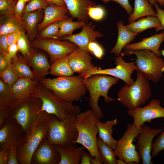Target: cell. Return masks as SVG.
<instances>
[{
	"label": "cell",
	"instance_id": "obj_46",
	"mask_svg": "<svg viewBox=\"0 0 164 164\" xmlns=\"http://www.w3.org/2000/svg\"><path fill=\"white\" fill-rule=\"evenodd\" d=\"M7 34L0 36V53L7 57L9 45Z\"/></svg>",
	"mask_w": 164,
	"mask_h": 164
},
{
	"label": "cell",
	"instance_id": "obj_30",
	"mask_svg": "<svg viewBox=\"0 0 164 164\" xmlns=\"http://www.w3.org/2000/svg\"><path fill=\"white\" fill-rule=\"evenodd\" d=\"M18 30L26 32L23 21L17 19L12 15H0V36Z\"/></svg>",
	"mask_w": 164,
	"mask_h": 164
},
{
	"label": "cell",
	"instance_id": "obj_26",
	"mask_svg": "<svg viewBox=\"0 0 164 164\" xmlns=\"http://www.w3.org/2000/svg\"><path fill=\"white\" fill-rule=\"evenodd\" d=\"M126 26L131 31L138 33L152 28H155L157 31L164 29L157 17L151 16L139 18L137 21L129 23Z\"/></svg>",
	"mask_w": 164,
	"mask_h": 164
},
{
	"label": "cell",
	"instance_id": "obj_43",
	"mask_svg": "<svg viewBox=\"0 0 164 164\" xmlns=\"http://www.w3.org/2000/svg\"><path fill=\"white\" fill-rule=\"evenodd\" d=\"M89 53H91L96 57L101 59L104 53V50L102 47L95 41L91 42L88 47Z\"/></svg>",
	"mask_w": 164,
	"mask_h": 164
},
{
	"label": "cell",
	"instance_id": "obj_55",
	"mask_svg": "<svg viewBox=\"0 0 164 164\" xmlns=\"http://www.w3.org/2000/svg\"><path fill=\"white\" fill-rule=\"evenodd\" d=\"M149 3L154 5L155 3L159 4L161 6H164V0H147Z\"/></svg>",
	"mask_w": 164,
	"mask_h": 164
},
{
	"label": "cell",
	"instance_id": "obj_24",
	"mask_svg": "<svg viewBox=\"0 0 164 164\" xmlns=\"http://www.w3.org/2000/svg\"><path fill=\"white\" fill-rule=\"evenodd\" d=\"M55 147L60 156L59 164H78L80 163L82 153L84 147H77L73 144L64 147L55 145Z\"/></svg>",
	"mask_w": 164,
	"mask_h": 164
},
{
	"label": "cell",
	"instance_id": "obj_41",
	"mask_svg": "<svg viewBox=\"0 0 164 164\" xmlns=\"http://www.w3.org/2000/svg\"><path fill=\"white\" fill-rule=\"evenodd\" d=\"M162 151H164V126L162 133L152 143L151 156L152 157L156 156Z\"/></svg>",
	"mask_w": 164,
	"mask_h": 164
},
{
	"label": "cell",
	"instance_id": "obj_10",
	"mask_svg": "<svg viewBox=\"0 0 164 164\" xmlns=\"http://www.w3.org/2000/svg\"><path fill=\"white\" fill-rule=\"evenodd\" d=\"M49 120L26 135L17 147L16 152L19 164H31L33 153L46 135Z\"/></svg>",
	"mask_w": 164,
	"mask_h": 164
},
{
	"label": "cell",
	"instance_id": "obj_20",
	"mask_svg": "<svg viewBox=\"0 0 164 164\" xmlns=\"http://www.w3.org/2000/svg\"><path fill=\"white\" fill-rule=\"evenodd\" d=\"M164 40V31L149 37L143 38L140 41L126 45L124 50L135 51L146 50H150L158 56L161 55L159 50L160 45Z\"/></svg>",
	"mask_w": 164,
	"mask_h": 164
},
{
	"label": "cell",
	"instance_id": "obj_57",
	"mask_svg": "<svg viewBox=\"0 0 164 164\" xmlns=\"http://www.w3.org/2000/svg\"><path fill=\"white\" fill-rule=\"evenodd\" d=\"M161 51L162 55V56H163L164 58V50H162Z\"/></svg>",
	"mask_w": 164,
	"mask_h": 164
},
{
	"label": "cell",
	"instance_id": "obj_9",
	"mask_svg": "<svg viewBox=\"0 0 164 164\" xmlns=\"http://www.w3.org/2000/svg\"><path fill=\"white\" fill-rule=\"evenodd\" d=\"M142 127L137 126L133 123L128 124L123 135L117 140L114 150V154L116 157L124 160L126 164H138L140 162L138 153L133 142L141 132Z\"/></svg>",
	"mask_w": 164,
	"mask_h": 164
},
{
	"label": "cell",
	"instance_id": "obj_1",
	"mask_svg": "<svg viewBox=\"0 0 164 164\" xmlns=\"http://www.w3.org/2000/svg\"><path fill=\"white\" fill-rule=\"evenodd\" d=\"M42 105L40 99L31 96L13 103L9 108L7 116L14 118L26 135L54 115L41 111Z\"/></svg>",
	"mask_w": 164,
	"mask_h": 164
},
{
	"label": "cell",
	"instance_id": "obj_32",
	"mask_svg": "<svg viewBox=\"0 0 164 164\" xmlns=\"http://www.w3.org/2000/svg\"><path fill=\"white\" fill-rule=\"evenodd\" d=\"M74 72L69 62L68 56L57 59L50 65L49 74L58 77H69Z\"/></svg>",
	"mask_w": 164,
	"mask_h": 164
},
{
	"label": "cell",
	"instance_id": "obj_2",
	"mask_svg": "<svg viewBox=\"0 0 164 164\" xmlns=\"http://www.w3.org/2000/svg\"><path fill=\"white\" fill-rule=\"evenodd\" d=\"M98 119L91 109L87 110L76 115L75 123L78 136L74 143H79L86 148L93 158L102 164L97 142L98 130L96 125Z\"/></svg>",
	"mask_w": 164,
	"mask_h": 164
},
{
	"label": "cell",
	"instance_id": "obj_54",
	"mask_svg": "<svg viewBox=\"0 0 164 164\" xmlns=\"http://www.w3.org/2000/svg\"><path fill=\"white\" fill-rule=\"evenodd\" d=\"M48 5H66L64 0H45Z\"/></svg>",
	"mask_w": 164,
	"mask_h": 164
},
{
	"label": "cell",
	"instance_id": "obj_53",
	"mask_svg": "<svg viewBox=\"0 0 164 164\" xmlns=\"http://www.w3.org/2000/svg\"><path fill=\"white\" fill-rule=\"evenodd\" d=\"M11 61L5 56L0 53V72L5 68Z\"/></svg>",
	"mask_w": 164,
	"mask_h": 164
},
{
	"label": "cell",
	"instance_id": "obj_40",
	"mask_svg": "<svg viewBox=\"0 0 164 164\" xmlns=\"http://www.w3.org/2000/svg\"><path fill=\"white\" fill-rule=\"evenodd\" d=\"M18 1V0H0V15H13L14 9Z\"/></svg>",
	"mask_w": 164,
	"mask_h": 164
},
{
	"label": "cell",
	"instance_id": "obj_35",
	"mask_svg": "<svg viewBox=\"0 0 164 164\" xmlns=\"http://www.w3.org/2000/svg\"><path fill=\"white\" fill-rule=\"evenodd\" d=\"M11 88L8 84L0 78V108L9 107L15 102Z\"/></svg>",
	"mask_w": 164,
	"mask_h": 164
},
{
	"label": "cell",
	"instance_id": "obj_36",
	"mask_svg": "<svg viewBox=\"0 0 164 164\" xmlns=\"http://www.w3.org/2000/svg\"><path fill=\"white\" fill-rule=\"evenodd\" d=\"M19 78V76L14 70L11 62L5 68L0 72V78L11 87Z\"/></svg>",
	"mask_w": 164,
	"mask_h": 164
},
{
	"label": "cell",
	"instance_id": "obj_12",
	"mask_svg": "<svg viewBox=\"0 0 164 164\" xmlns=\"http://www.w3.org/2000/svg\"><path fill=\"white\" fill-rule=\"evenodd\" d=\"M114 60L116 64L115 67L104 69L97 67L79 75L86 78L96 74L108 75L122 80L128 86L132 85L135 82L131 75L136 69L135 62H126L121 56H117Z\"/></svg>",
	"mask_w": 164,
	"mask_h": 164
},
{
	"label": "cell",
	"instance_id": "obj_18",
	"mask_svg": "<svg viewBox=\"0 0 164 164\" xmlns=\"http://www.w3.org/2000/svg\"><path fill=\"white\" fill-rule=\"evenodd\" d=\"M69 64L74 73L79 74L96 67L92 62L89 53L77 47L68 56Z\"/></svg>",
	"mask_w": 164,
	"mask_h": 164
},
{
	"label": "cell",
	"instance_id": "obj_17",
	"mask_svg": "<svg viewBox=\"0 0 164 164\" xmlns=\"http://www.w3.org/2000/svg\"><path fill=\"white\" fill-rule=\"evenodd\" d=\"M60 156L54 145L50 144L46 135L39 145L32 157V164H59Z\"/></svg>",
	"mask_w": 164,
	"mask_h": 164
},
{
	"label": "cell",
	"instance_id": "obj_19",
	"mask_svg": "<svg viewBox=\"0 0 164 164\" xmlns=\"http://www.w3.org/2000/svg\"><path fill=\"white\" fill-rule=\"evenodd\" d=\"M36 49L30 46L29 55L24 57L41 80L49 74L50 65L46 56Z\"/></svg>",
	"mask_w": 164,
	"mask_h": 164
},
{
	"label": "cell",
	"instance_id": "obj_15",
	"mask_svg": "<svg viewBox=\"0 0 164 164\" xmlns=\"http://www.w3.org/2000/svg\"><path fill=\"white\" fill-rule=\"evenodd\" d=\"M162 131V129L151 128L148 125L142 126L135 145L142 164H153L151 155L152 142L154 138Z\"/></svg>",
	"mask_w": 164,
	"mask_h": 164
},
{
	"label": "cell",
	"instance_id": "obj_42",
	"mask_svg": "<svg viewBox=\"0 0 164 164\" xmlns=\"http://www.w3.org/2000/svg\"><path fill=\"white\" fill-rule=\"evenodd\" d=\"M88 14L90 18L96 21H99L104 17L105 11L102 7L96 6L88 9Z\"/></svg>",
	"mask_w": 164,
	"mask_h": 164
},
{
	"label": "cell",
	"instance_id": "obj_27",
	"mask_svg": "<svg viewBox=\"0 0 164 164\" xmlns=\"http://www.w3.org/2000/svg\"><path fill=\"white\" fill-rule=\"evenodd\" d=\"M12 67L19 77H26L41 82V79L30 68L25 57L19 54L12 60Z\"/></svg>",
	"mask_w": 164,
	"mask_h": 164
},
{
	"label": "cell",
	"instance_id": "obj_37",
	"mask_svg": "<svg viewBox=\"0 0 164 164\" xmlns=\"http://www.w3.org/2000/svg\"><path fill=\"white\" fill-rule=\"evenodd\" d=\"M60 23V21L48 25L41 31L37 38L58 39L56 35L59 29Z\"/></svg>",
	"mask_w": 164,
	"mask_h": 164
},
{
	"label": "cell",
	"instance_id": "obj_31",
	"mask_svg": "<svg viewBox=\"0 0 164 164\" xmlns=\"http://www.w3.org/2000/svg\"><path fill=\"white\" fill-rule=\"evenodd\" d=\"M42 10L24 13L22 14V18L25 25L26 35L31 41L37 37V23L41 17Z\"/></svg>",
	"mask_w": 164,
	"mask_h": 164
},
{
	"label": "cell",
	"instance_id": "obj_14",
	"mask_svg": "<svg viewBox=\"0 0 164 164\" xmlns=\"http://www.w3.org/2000/svg\"><path fill=\"white\" fill-rule=\"evenodd\" d=\"M127 113L133 118V123L139 127L143 126L146 122L151 123L153 119L164 118V108L161 106L160 101L155 99H152L142 108L128 109Z\"/></svg>",
	"mask_w": 164,
	"mask_h": 164
},
{
	"label": "cell",
	"instance_id": "obj_6",
	"mask_svg": "<svg viewBox=\"0 0 164 164\" xmlns=\"http://www.w3.org/2000/svg\"><path fill=\"white\" fill-rule=\"evenodd\" d=\"M117 100L128 109H134L145 104L151 96L149 80L137 72L136 81L131 85H124L118 92Z\"/></svg>",
	"mask_w": 164,
	"mask_h": 164
},
{
	"label": "cell",
	"instance_id": "obj_23",
	"mask_svg": "<svg viewBox=\"0 0 164 164\" xmlns=\"http://www.w3.org/2000/svg\"><path fill=\"white\" fill-rule=\"evenodd\" d=\"M40 82L28 78L19 77L11 88L15 101L31 96Z\"/></svg>",
	"mask_w": 164,
	"mask_h": 164
},
{
	"label": "cell",
	"instance_id": "obj_28",
	"mask_svg": "<svg viewBox=\"0 0 164 164\" xmlns=\"http://www.w3.org/2000/svg\"><path fill=\"white\" fill-rule=\"evenodd\" d=\"M118 124L116 118L108 121L105 123L101 122L99 119L96 122V125L98 130L99 137L112 149H114L117 140L112 136L113 132L112 127Z\"/></svg>",
	"mask_w": 164,
	"mask_h": 164
},
{
	"label": "cell",
	"instance_id": "obj_16",
	"mask_svg": "<svg viewBox=\"0 0 164 164\" xmlns=\"http://www.w3.org/2000/svg\"><path fill=\"white\" fill-rule=\"evenodd\" d=\"M95 27L92 22L86 23L79 33L66 36L59 39L68 40L89 53L88 49L89 44L92 42L96 41L97 38L104 36V35L99 31L94 30Z\"/></svg>",
	"mask_w": 164,
	"mask_h": 164
},
{
	"label": "cell",
	"instance_id": "obj_38",
	"mask_svg": "<svg viewBox=\"0 0 164 164\" xmlns=\"http://www.w3.org/2000/svg\"><path fill=\"white\" fill-rule=\"evenodd\" d=\"M19 50L24 57L28 56L30 48L28 38L25 32H22L17 42Z\"/></svg>",
	"mask_w": 164,
	"mask_h": 164
},
{
	"label": "cell",
	"instance_id": "obj_29",
	"mask_svg": "<svg viewBox=\"0 0 164 164\" xmlns=\"http://www.w3.org/2000/svg\"><path fill=\"white\" fill-rule=\"evenodd\" d=\"M156 11L154 9L152 5L147 0H135L133 11L129 15L128 21L129 23L142 17L156 16Z\"/></svg>",
	"mask_w": 164,
	"mask_h": 164
},
{
	"label": "cell",
	"instance_id": "obj_21",
	"mask_svg": "<svg viewBox=\"0 0 164 164\" xmlns=\"http://www.w3.org/2000/svg\"><path fill=\"white\" fill-rule=\"evenodd\" d=\"M66 6L72 18L77 19L87 23L90 18L88 9L96 6V3L91 0H64Z\"/></svg>",
	"mask_w": 164,
	"mask_h": 164
},
{
	"label": "cell",
	"instance_id": "obj_7",
	"mask_svg": "<svg viewBox=\"0 0 164 164\" xmlns=\"http://www.w3.org/2000/svg\"><path fill=\"white\" fill-rule=\"evenodd\" d=\"M76 116L72 115L60 120L54 115L49 120L46 137L50 144L64 147L74 144L78 135L75 123Z\"/></svg>",
	"mask_w": 164,
	"mask_h": 164
},
{
	"label": "cell",
	"instance_id": "obj_50",
	"mask_svg": "<svg viewBox=\"0 0 164 164\" xmlns=\"http://www.w3.org/2000/svg\"><path fill=\"white\" fill-rule=\"evenodd\" d=\"M157 13L156 17L162 25L164 29V10L160 8L157 3L154 5Z\"/></svg>",
	"mask_w": 164,
	"mask_h": 164
},
{
	"label": "cell",
	"instance_id": "obj_8",
	"mask_svg": "<svg viewBox=\"0 0 164 164\" xmlns=\"http://www.w3.org/2000/svg\"><path fill=\"white\" fill-rule=\"evenodd\" d=\"M123 54L125 56L135 55V71L141 73L146 78L154 83L159 82L164 72V61L162 58L146 50H124Z\"/></svg>",
	"mask_w": 164,
	"mask_h": 164
},
{
	"label": "cell",
	"instance_id": "obj_52",
	"mask_svg": "<svg viewBox=\"0 0 164 164\" xmlns=\"http://www.w3.org/2000/svg\"><path fill=\"white\" fill-rule=\"evenodd\" d=\"M10 149L7 151H0V164H7Z\"/></svg>",
	"mask_w": 164,
	"mask_h": 164
},
{
	"label": "cell",
	"instance_id": "obj_44",
	"mask_svg": "<svg viewBox=\"0 0 164 164\" xmlns=\"http://www.w3.org/2000/svg\"><path fill=\"white\" fill-rule=\"evenodd\" d=\"M26 3L23 0H18L15 7L13 12V15L19 20L23 21L22 15Z\"/></svg>",
	"mask_w": 164,
	"mask_h": 164
},
{
	"label": "cell",
	"instance_id": "obj_3",
	"mask_svg": "<svg viewBox=\"0 0 164 164\" xmlns=\"http://www.w3.org/2000/svg\"><path fill=\"white\" fill-rule=\"evenodd\" d=\"M84 80V78L79 75L53 79L44 78L40 82L58 98L72 101H79L85 96L87 89Z\"/></svg>",
	"mask_w": 164,
	"mask_h": 164
},
{
	"label": "cell",
	"instance_id": "obj_58",
	"mask_svg": "<svg viewBox=\"0 0 164 164\" xmlns=\"http://www.w3.org/2000/svg\"><path fill=\"white\" fill-rule=\"evenodd\" d=\"M23 0L26 2L29 1L30 0Z\"/></svg>",
	"mask_w": 164,
	"mask_h": 164
},
{
	"label": "cell",
	"instance_id": "obj_13",
	"mask_svg": "<svg viewBox=\"0 0 164 164\" xmlns=\"http://www.w3.org/2000/svg\"><path fill=\"white\" fill-rule=\"evenodd\" d=\"M26 136L22 127L14 119L7 116L0 127V151H7L11 147L17 148Z\"/></svg>",
	"mask_w": 164,
	"mask_h": 164
},
{
	"label": "cell",
	"instance_id": "obj_25",
	"mask_svg": "<svg viewBox=\"0 0 164 164\" xmlns=\"http://www.w3.org/2000/svg\"><path fill=\"white\" fill-rule=\"evenodd\" d=\"M117 27L118 29V38L116 43L110 53L119 56L123 48L133 41L138 33L130 30L124 25L121 21L117 22Z\"/></svg>",
	"mask_w": 164,
	"mask_h": 164
},
{
	"label": "cell",
	"instance_id": "obj_5",
	"mask_svg": "<svg viewBox=\"0 0 164 164\" xmlns=\"http://www.w3.org/2000/svg\"><path fill=\"white\" fill-rule=\"evenodd\" d=\"M117 77L103 74H96L89 77L84 78V82L89 93V104L98 119L104 116L98 102L102 96L106 103L115 100L108 95L110 88L118 82Z\"/></svg>",
	"mask_w": 164,
	"mask_h": 164
},
{
	"label": "cell",
	"instance_id": "obj_49",
	"mask_svg": "<svg viewBox=\"0 0 164 164\" xmlns=\"http://www.w3.org/2000/svg\"><path fill=\"white\" fill-rule=\"evenodd\" d=\"M7 164H19L18 161L16 152V148L11 147Z\"/></svg>",
	"mask_w": 164,
	"mask_h": 164
},
{
	"label": "cell",
	"instance_id": "obj_56",
	"mask_svg": "<svg viewBox=\"0 0 164 164\" xmlns=\"http://www.w3.org/2000/svg\"><path fill=\"white\" fill-rule=\"evenodd\" d=\"M116 162L117 164H126L124 160L119 158L117 159Z\"/></svg>",
	"mask_w": 164,
	"mask_h": 164
},
{
	"label": "cell",
	"instance_id": "obj_48",
	"mask_svg": "<svg viewBox=\"0 0 164 164\" xmlns=\"http://www.w3.org/2000/svg\"><path fill=\"white\" fill-rule=\"evenodd\" d=\"M21 32V31L18 30L7 34V39L9 47L12 44L17 43Z\"/></svg>",
	"mask_w": 164,
	"mask_h": 164
},
{
	"label": "cell",
	"instance_id": "obj_11",
	"mask_svg": "<svg viewBox=\"0 0 164 164\" xmlns=\"http://www.w3.org/2000/svg\"><path fill=\"white\" fill-rule=\"evenodd\" d=\"M30 46L45 51L49 55L51 64L57 59L68 56L78 47L67 40L37 38L31 41Z\"/></svg>",
	"mask_w": 164,
	"mask_h": 164
},
{
	"label": "cell",
	"instance_id": "obj_51",
	"mask_svg": "<svg viewBox=\"0 0 164 164\" xmlns=\"http://www.w3.org/2000/svg\"><path fill=\"white\" fill-rule=\"evenodd\" d=\"M93 158L91 154L89 152L83 151L81 156L80 164H91V161Z\"/></svg>",
	"mask_w": 164,
	"mask_h": 164
},
{
	"label": "cell",
	"instance_id": "obj_47",
	"mask_svg": "<svg viewBox=\"0 0 164 164\" xmlns=\"http://www.w3.org/2000/svg\"><path fill=\"white\" fill-rule=\"evenodd\" d=\"M18 50L19 48L17 43L12 44L9 47L7 57L10 61H11L12 59L17 56V53Z\"/></svg>",
	"mask_w": 164,
	"mask_h": 164
},
{
	"label": "cell",
	"instance_id": "obj_33",
	"mask_svg": "<svg viewBox=\"0 0 164 164\" xmlns=\"http://www.w3.org/2000/svg\"><path fill=\"white\" fill-rule=\"evenodd\" d=\"M85 23L81 21H73L72 18L60 20L59 29L56 35L57 39L72 35L75 30L82 27Z\"/></svg>",
	"mask_w": 164,
	"mask_h": 164
},
{
	"label": "cell",
	"instance_id": "obj_34",
	"mask_svg": "<svg viewBox=\"0 0 164 164\" xmlns=\"http://www.w3.org/2000/svg\"><path fill=\"white\" fill-rule=\"evenodd\" d=\"M97 145L102 163L117 164L116 157L114 154L113 149L99 137H97Z\"/></svg>",
	"mask_w": 164,
	"mask_h": 164
},
{
	"label": "cell",
	"instance_id": "obj_45",
	"mask_svg": "<svg viewBox=\"0 0 164 164\" xmlns=\"http://www.w3.org/2000/svg\"><path fill=\"white\" fill-rule=\"evenodd\" d=\"M106 3L110 1L115 2L120 5L125 10L129 15L132 12L133 9L130 4L129 0H101Z\"/></svg>",
	"mask_w": 164,
	"mask_h": 164
},
{
	"label": "cell",
	"instance_id": "obj_39",
	"mask_svg": "<svg viewBox=\"0 0 164 164\" xmlns=\"http://www.w3.org/2000/svg\"><path fill=\"white\" fill-rule=\"evenodd\" d=\"M48 5L45 0H30L25 7L23 13L44 9Z\"/></svg>",
	"mask_w": 164,
	"mask_h": 164
},
{
	"label": "cell",
	"instance_id": "obj_22",
	"mask_svg": "<svg viewBox=\"0 0 164 164\" xmlns=\"http://www.w3.org/2000/svg\"><path fill=\"white\" fill-rule=\"evenodd\" d=\"M44 9L43 19L37 25V29L39 31L52 23L70 18L67 14L68 11L66 5H50Z\"/></svg>",
	"mask_w": 164,
	"mask_h": 164
},
{
	"label": "cell",
	"instance_id": "obj_4",
	"mask_svg": "<svg viewBox=\"0 0 164 164\" xmlns=\"http://www.w3.org/2000/svg\"><path fill=\"white\" fill-rule=\"evenodd\" d=\"M31 96L41 100L42 102L41 111L54 115L60 120L72 115H77L81 111L80 107L73 105L72 101L58 98L52 91L43 85L40 82Z\"/></svg>",
	"mask_w": 164,
	"mask_h": 164
}]
</instances>
